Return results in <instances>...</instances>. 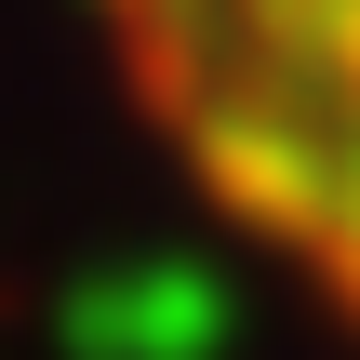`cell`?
Segmentation results:
<instances>
[{
    "instance_id": "1",
    "label": "cell",
    "mask_w": 360,
    "mask_h": 360,
    "mask_svg": "<svg viewBox=\"0 0 360 360\" xmlns=\"http://www.w3.org/2000/svg\"><path fill=\"white\" fill-rule=\"evenodd\" d=\"M160 160L360 321V0H80Z\"/></svg>"
}]
</instances>
